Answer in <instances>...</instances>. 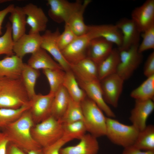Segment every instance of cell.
Segmentation results:
<instances>
[{
    "label": "cell",
    "instance_id": "15",
    "mask_svg": "<svg viewBox=\"0 0 154 154\" xmlns=\"http://www.w3.org/2000/svg\"><path fill=\"white\" fill-rule=\"evenodd\" d=\"M115 25L122 35L121 44L117 48L119 51L127 50L134 45L139 44L141 33L131 19L123 18Z\"/></svg>",
    "mask_w": 154,
    "mask_h": 154
},
{
    "label": "cell",
    "instance_id": "23",
    "mask_svg": "<svg viewBox=\"0 0 154 154\" xmlns=\"http://www.w3.org/2000/svg\"><path fill=\"white\" fill-rule=\"evenodd\" d=\"M27 64L31 67L39 70L44 69H62L61 66L54 61L42 48L31 54Z\"/></svg>",
    "mask_w": 154,
    "mask_h": 154
},
{
    "label": "cell",
    "instance_id": "3",
    "mask_svg": "<svg viewBox=\"0 0 154 154\" xmlns=\"http://www.w3.org/2000/svg\"><path fill=\"white\" fill-rule=\"evenodd\" d=\"M80 104L87 131L96 138L105 135L106 117L103 111L88 98Z\"/></svg>",
    "mask_w": 154,
    "mask_h": 154
},
{
    "label": "cell",
    "instance_id": "9",
    "mask_svg": "<svg viewBox=\"0 0 154 154\" xmlns=\"http://www.w3.org/2000/svg\"><path fill=\"white\" fill-rule=\"evenodd\" d=\"M54 96V94L50 92L45 95L36 94L30 100L29 110L35 124L51 116Z\"/></svg>",
    "mask_w": 154,
    "mask_h": 154
},
{
    "label": "cell",
    "instance_id": "30",
    "mask_svg": "<svg viewBox=\"0 0 154 154\" xmlns=\"http://www.w3.org/2000/svg\"><path fill=\"white\" fill-rule=\"evenodd\" d=\"M40 74L39 70L32 68L27 64H24L20 78L27 91L30 100L36 94L35 87Z\"/></svg>",
    "mask_w": 154,
    "mask_h": 154
},
{
    "label": "cell",
    "instance_id": "7",
    "mask_svg": "<svg viewBox=\"0 0 154 154\" xmlns=\"http://www.w3.org/2000/svg\"><path fill=\"white\" fill-rule=\"evenodd\" d=\"M76 78L79 85L88 98L96 104L107 117L115 118L116 117L115 114L104 99L100 81L99 80H90Z\"/></svg>",
    "mask_w": 154,
    "mask_h": 154
},
{
    "label": "cell",
    "instance_id": "20",
    "mask_svg": "<svg viewBox=\"0 0 154 154\" xmlns=\"http://www.w3.org/2000/svg\"><path fill=\"white\" fill-rule=\"evenodd\" d=\"M97 138L89 133L86 134L77 145L62 148L60 154H97L99 147Z\"/></svg>",
    "mask_w": 154,
    "mask_h": 154
},
{
    "label": "cell",
    "instance_id": "43",
    "mask_svg": "<svg viewBox=\"0 0 154 154\" xmlns=\"http://www.w3.org/2000/svg\"><path fill=\"white\" fill-rule=\"evenodd\" d=\"M122 154H154V151H144L131 146L124 148Z\"/></svg>",
    "mask_w": 154,
    "mask_h": 154
},
{
    "label": "cell",
    "instance_id": "42",
    "mask_svg": "<svg viewBox=\"0 0 154 154\" xmlns=\"http://www.w3.org/2000/svg\"><path fill=\"white\" fill-rule=\"evenodd\" d=\"M15 7L13 4H10L4 9L0 11V35L2 34V25L5 17L8 14L11 12Z\"/></svg>",
    "mask_w": 154,
    "mask_h": 154
},
{
    "label": "cell",
    "instance_id": "27",
    "mask_svg": "<svg viewBox=\"0 0 154 154\" xmlns=\"http://www.w3.org/2000/svg\"><path fill=\"white\" fill-rule=\"evenodd\" d=\"M65 72L63 86L73 100L80 103L86 98V95L80 87L76 78L72 70Z\"/></svg>",
    "mask_w": 154,
    "mask_h": 154
},
{
    "label": "cell",
    "instance_id": "24",
    "mask_svg": "<svg viewBox=\"0 0 154 154\" xmlns=\"http://www.w3.org/2000/svg\"><path fill=\"white\" fill-rule=\"evenodd\" d=\"M9 20L12 28V36L14 42L25 34L26 15L22 7H15L10 13Z\"/></svg>",
    "mask_w": 154,
    "mask_h": 154
},
{
    "label": "cell",
    "instance_id": "40",
    "mask_svg": "<svg viewBox=\"0 0 154 154\" xmlns=\"http://www.w3.org/2000/svg\"><path fill=\"white\" fill-rule=\"evenodd\" d=\"M143 73L147 78L154 75V52L148 56L144 64Z\"/></svg>",
    "mask_w": 154,
    "mask_h": 154
},
{
    "label": "cell",
    "instance_id": "1",
    "mask_svg": "<svg viewBox=\"0 0 154 154\" xmlns=\"http://www.w3.org/2000/svg\"><path fill=\"white\" fill-rule=\"evenodd\" d=\"M35 124L28 109L2 131L7 136L10 143L26 153L42 148L31 134V129Z\"/></svg>",
    "mask_w": 154,
    "mask_h": 154
},
{
    "label": "cell",
    "instance_id": "33",
    "mask_svg": "<svg viewBox=\"0 0 154 154\" xmlns=\"http://www.w3.org/2000/svg\"><path fill=\"white\" fill-rule=\"evenodd\" d=\"M61 123L82 120L83 115L80 103L76 102L70 98L68 108L63 116L58 120Z\"/></svg>",
    "mask_w": 154,
    "mask_h": 154
},
{
    "label": "cell",
    "instance_id": "13",
    "mask_svg": "<svg viewBox=\"0 0 154 154\" xmlns=\"http://www.w3.org/2000/svg\"><path fill=\"white\" fill-rule=\"evenodd\" d=\"M22 8L27 16V24L31 27L29 33H40L45 31L48 19L42 9L31 3L27 4Z\"/></svg>",
    "mask_w": 154,
    "mask_h": 154
},
{
    "label": "cell",
    "instance_id": "32",
    "mask_svg": "<svg viewBox=\"0 0 154 154\" xmlns=\"http://www.w3.org/2000/svg\"><path fill=\"white\" fill-rule=\"evenodd\" d=\"M62 124V137L70 141L75 139H80L87 131L84 121L82 120Z\"/></svg>",
    "mask_w": 154,
    "mask_h": 154
},
{
    "label": "cell",
    "instance_id": "35",
    "mask_svg": "<svg viewBox=\"0 0 154 154\" xmlns=\"http://www.w3.org/2000/svg\"><path fill=\"white\" fill-rule=\"evenodd\" d=\"M62 69L42 70L49 84V92L55 94L63 85L65 72Z\"/></svg>",
    "mask_w": 154,
    "mask_h": 154
},
{
    "label": "cell",
    "instance_id": "8",
    "mask_svg": "<svg viewBox=\"0 0 154 154\" xmlns=\"http://www.w3.org/2000/svg\"><path fill=\"white\" fill-rule=\"evenodd\" d=\"M82 3L80 0L70 2L66 0H48L47 3L50 7L48 15L57 23H67L72 15Z\"/></svg>",
    "mask_w": 154,
    "mask_h": 154
},
{
    "label": "cell",
    "instance_id": "12",
    "mask_svg": "<svg viewBox=\"0 0 154 154\" xmlns=\"http://www.w3.org/2000/svg\"><path fill=\"white\" fill-rule=\"evenodd\" d=\"M141 33L154 24V0H147L135 8L131 19Z\"/></svg>",
    "mask_w": 154,
    "mask_h": 154
},
{
    "label": "cell",
    "instance_id": "47",
    "mask_svg": "<svg viewBox=\"0 0 154 154\" xmlns=\"http://www.w3.org/2000/svg\"><path fill=\"white\" fill-rule=\"evenodd\" d=\"M8 0H0V3H3L4 2H5L7 1H8Z\"/></svg>",
    "mask_w": 154,
    "mask_h": 154
},
{
    "label": "cell",
    "instance_id": "38",
    "mask_svg": "<svg viewBox=\"0 0 154 154\" xmlns=\"http://www.w3.org/2000/svg\"><path fill=\"white\" fill-rule=\"evenodd\" d=\"M77 37L68 24L65 23L64 31L60 33L58 39V46L60 50L61 51L64 49Z\"/></svg>",
    "mask_w": 154,
    "mask_h": 154
},
{
    "label": "cell",
    "instance_id": "19",
    "mask_svg": "<svg viewBox=\"0 0 154 154\" xmlns=\"http://www.w3.org/2000/svg\"><path fill=\"white\" fill-rule=\"evenodd\" d=\"M113 44L102 38L91 39L88 44L86 57L98 65L111 52L113 48Z\"/></svg>",
    "mask_w": 154,
    "mask_h": 154
},
{
    "label": "cell",
    "instance_id": "37",
    "mask_svg": "<svg viewBox=\"0 0 154 154\" xmlns=\"http://www.w3.org/2000/svg\"><path fill=\"white\" fill-rule=\"evenodd\" d=\"M142 33L143 40L138 48L139 52L141 53L146 50L154 49V24Z\"/></svg>",
    "mask_w": 154,
    "mask_h": 154
},
{
    "label": "cell",
    "instance_id": "44",
    "mask_svg": "<svg viewBox=\"0 0 154 154\" xmlns=\"http://www.w3.org/2000/svg\"><path fill=\"white\" fill-rule=\"evenodd\" d=\"M6 154H27V153L22 149L9 142L7 147Z\"/></svg>",
    "mask_w": 154,
    "mask_h": 154
},
{
    "label": "cell",
    "instance_id": "41",
    "mask_svg": "<svg viewBox=\"0 0 154 154\" xmlns=\"http://www.w3.org/2000/svg\"><path fill=\"white\" fill-rule=\"evenodd\" d=\"M9 141L5 133L0 131V154H6L7 147Z\"/></svg>",
    "mask_w": 154,
    "mask_h": 154
},
{
    "label": "cell",
    "instance_id": "4",
    "mask_svg": "<svg viewBox=\"0 0 154 154\" xmlns=\"http://www.w3.org/2000/svg\"><path fill=\"white\" fill-rule=\"evenodd\" d=\"M32 135L42 148L48 146L61 139L63 136L62 124L52 116L35 124L31 130Z\"/></svg>",
    "mask_w": 154,
    "mask_h": 154
},
{
    "label": "cell",
    "instance_id": "17",
    "mask_svg": "<svg viewBox=\"0 0 154 154\" xmlns=\"http://www.w3.org/2000/svg\"><path fill=\"white\" fill-rule=\"evenodd\" d=\"M87 34L91 39L96 38H102L116 44L117 48L120 47L121 44L122 33L116 25H89Z\"/></svg>",
    "mask_w": 154,
    "mask_h": 154
},
{
    "label": "cell",
    "instance_id": "21",
    "mask_svg": "<svg viewBox=\"0 0 154 154\" xmlns=\"http://www.w3.org/2000/svg\"><path fill=\"white\" fill-rule=\"evenodd\" d=\"M22 59L15 54L0 60V77L11 79L21 78L24 65Z\"/></svg>",
    "mask_w": 154,
    "mask_h": 154
},
{
    "label": "cell",
    "instance_id": "18",
    "mask_svg": "<svg viewBox=\"0 0 154 154\" xmlns=\"http://www.w3.org/2000/svg\"><path fill=\"white\" fill-rule=\"evenodd\" d=\"M42 41L40 33H25L14 42L13 52L22 59L26 54H32L40 48Z\"/></svg>",
    "mask_w": 154,
    "mask_h": 154
},
{
    "label": "cell",
    "instance_id": "16",
    "mask_svg": "<svg viewBox=\"0 0 154 154\" xmlns=\"http://www.w3.org/2000/svg\"><path fill=\"white\" fill-rule=\"evenodd\" d=\"M154 110V103L152 100H135L134 107L131 112L129 118L132 125L139 131L147 126V119Z\"/></svg>",
    "mask_w": 154,
    "mask_h": 154
},
{
    "label": "cell",
    "instance_id": "22",
    "mask_svg": "<svg viewBox=\"0 0 154 154\" xmlns=\"http://www.w3.org/2000/svg\"><path fill=\"white\" fill-rule=\"evenodd\" d=\"M98 67L96 63L86 57L75 64H71V70L76 77L90 80H99Z\"/></svg>",
    "mask_w": 154,
    "mask_h": 154
},
{
    "label": "cell",
    "instance_id": "28",
    "mask_svg": "<svg viewBox=\"0 0 154 154\" xmlns=\"http://www.w3.org/2000/svg\"><path fill=\"white\" fill-rule=\"evenodd\" d=\"M70 98L68 92L62 85L54 94L51 116L58 120L61 118L68 108Z\"/></svg>",
    "mask_w": 154,
    "mask_h": 154
},
{
    "label": "cell",
    "instance_id": "5",
    "mask_svg": "<svg viewBox=\"0 0 154 154\" xmlns=\"http://www.w3.org/2000/svg\"><path fill=\"white\" fill-rule=\"evenodd\" d=\"M139 132L132 125H125L113 118L106 117L105 135L112 142L124 148L133 146Z\"/></svg>",
    "mask_w": 154,
    "mask_h": 154
},
{
    "label": "cell",
    "instance_id": "34",
    "mask_svg": "<svg viewBox=\"0 0 154 154\" xmlns=\"http://www.w3.org/2000/svg\"><path fill=\"white\" fill-rule=\"evenodd\" d=\"M29 107V104L17 109L0 108V129L2 130L16 120Z\"/></svg>",
    "mask_w": 154,
    "mask_h": 154
},
{
    "label": "cell",
    "instance_id": "2",
    "mask_svg": "<svg viewBox=\"0 0 154 154\" xmlns=\"http://www.w3.org/2000/svg\"><path fill=\"white\" fill-rule=\"evenodd\" d=\"M29 101L21 78L11 79L0 91V108L17 109L29 105Z\"/></svg>",
    "mask_w": 154,
    "mask_h": 154
},
{
    "label": "cell",
    "instance_id": "31",
    "mask_svg": "<svg viewBox=\"0 0 154 154\" xmlns=\"http://www.w3.org/2000/svg\"><path fill=\"white\" fill-rule=\"evenodd\" d=\"M130 95L135 100L153 101L154 75L147 78L141 85L132 91Z\"/></svg>",
    "mask_w": 154,
    "mask_h": 154
},
{
    "label": "cell",
    "instance_id": "11",
    "mask_svg": "<svg viewBox=\"0 0 154 154\" xmlns=\"http://www.w3.org/2000/svg\"><path fill=\"white\" fill-rule=\"evenodd\" d=\"M100 81L105 102L114 107H117L124 81L116 73L110 75Z\"/></svg>",
    "mask_w": 154,
    "mask_h": 154
},
{
    "label": "cell",
    "instance_id": "26",
    "mask_svg": "<svg viewBox=\"0 0 154 154\" xmlns=\"http://www.w3.org/2000/svg\"><path fill=\"white\" fill-rule=\"evenodd\" d=\"M120 61L119 52L117 48H113L110 54L98 65L99 79L116 73Z\"/></svg>",
    "mask_w": 154,
    "mask_h": 154
},
{
    "label": "cell",
    "instance_id": "29",
    "mask_svg": "<svg viewBox=\"0 0 154 154\" xmlns=\"http://www.w3.org/2000/svg\"><path fill=\"white\" fill-rule=\"evenodd\" d=\"M132 146L142 151H154V125H147L143 129L140 131Z\"/></svg>",
    "mask_w": 154,
    "mask_h": 154
},
{
    "label": "cell",
    "instance_id": "10",
    "mask_svg": "<svg viewBox=\"0 0 154 154\" xmlns=\"http://www.w3.org/2000/svg\"><path fill=\"white\" fill-rule=\"evenodd\" d=\"M60 33L57 28L54 32L46 30L42 35L41 48L48 52L65 72L71 70V64L65 59L58 44Z\"/></svg>",
    "mask_w": 154,
    "mask_h": 154
},
{
    "label": "cell",
    "instance_id": "25",
    "mask_svg": "<svg viewBox=\"0 0 154 154\" xmlns=\"http://www.w3.org/2000/svg\"><path fill=\"white\" fill-rule=\"evenodd\" d=\"M91 2L90 0H85L82 2L66 23L77 36L85 35L88 32L89 25H86L84 23L83 14L85 9Z\"/></svg>",
    "mask_w": 154,
    "mask_h": 154
},
{
    "label": "cell",
    "instance_id": "6",
    "mask_svg": "<svg viewBox=\"0 0 154 154\" xmlns=\"http://www.w3.org/2000/svg\"><path fill=\"white\" fill-rule=\"evenodd\" d=\"M139 45L119 51L120 61L116 73L124 81L130 78L142 61L143 56L138 51Z\"/></svg>",
    "mask_w": 154,
    "mask_h": 154
},
{
    "label": "cell",
    "instance_id": "14",
    "mask_svg": "<svg viewBox=\"0 0 154 154\" xmlns=\"http://www.w3.org/2000/svg\"><path fill=\"white\" fill-rule=\"evenodd\" d=\"M91 40L87 33L77 37L61 51L66 60L71 64H74L86 58L88 44Z\"/></svg>",
    "mask_w": 154,
    "mask_h": 154
},
{
    "label": "cell",
    "instance_id": "46",
    "mask_svg": "<svg viewBox=\"0 0 154 154\" xmlns=\"http://www.w3.org/2000/svg\"><path fill=\"white\" fill-rule=\"evenodd\" d=\"M26 153L27 154H43L42 148L39 150L29 151Z\"/></svg>",
    "mask_w": 154,
    "mask_h": 154
},
{
    "label": "cell",
    "instance_id": "36",
    "mask_svg": "<svg viewBox=\"0 0 154 154\" xmlns=\"http://www.w3.org/2000/svg\"><path fill=\"white\" fill-rule=\"evenodd\" d=\"M5 32L0 37V55L5 54L8 56L15 54L13 51L14 42L12 36L11 23L8 22L5 26Z\"/></svg>",
    "mask_w": 154,
    "mask_h": 154
},
{
    "label": "cell",
    "instance_id": "45",
    "mask_svg": "<svg viewBox=\"0 0 154 154\" xmlns=\"http://www.w3.org/2000/svg\"><path fill=\"white\" fill-rule=\"evenodd\" d=\"M11 79L5 77H0V91L5 84Z\"/></svg>",
    "mask_w": 154,
    "mask_h": 154
},
{
    "label": "cell",
    "instance_id": "39",
    "mask_svg": "<svg viewBox=\"0 0 154 154\" xmlns=\"http://www.w3.org/2000/svg\"><path fill=\"white\" fill-rule=\"evenodd\" d=\"M70 141L63 137L57 141L46 147L42 148L43 154H60L61 149Z\"/></svg>",
    "mask_w": 154,
    "mask_h": 154
}]
</instances>
